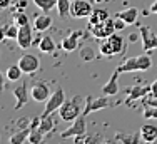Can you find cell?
Instances as JSON below:
<instances>
[{
  "mask_svg": "<svg viewBox=\"0 0 157 144\" xmlns=\"http://www.w3.org/2000/svg\"><path fill=\"white\" fill-rule=\"evenodd\" d=\"M104 144H121V142H119L117 139H107V141L104 142Z\"/></svg>",
  "mask_w": 157,
  "mask_h": 144,
  "instance_id": "obj_39",
  "label": "cell"
},
{
  "mask_svg": "<svg viewBox=\"0 0 157 144\" xmlns=\"http://www.w3.org/2000/svg\"><path fill=\"white\" fill-rule=\"evenodd\" d=\"M115 139H117L121 144H139V141L142 139L140 131L139 132H117L115 134Z\"/></svg>",
  "mask_w": 157,
  "mask_h": 144,
  "instance_id": "obj_19",
  "label": "cell"
},
{
  "mask_svg": "<svg viewBox=\"0 0 157 144\" xmlns=\"http://www.w3.org/2000/svg\"><path fill=\"white\" fill-rule=\"evenodd\" d=\"M84 106H85V99L80 96H74L70 101H65L62 104V107L59 109V116L62 121L65 122H74L78 116H82L84 112Z\"/></svg>",
  "mask_w": 157,
  "mask_h": 144,
  "instance_id": "obj_1",
  "label": "cell"
},
{
  "mask_svg": "<svg viewBox=\"0 0 157 144\" xmlns=\"http://www.w3.org/2000/svg\"><path fill=\"white\" fill-rule=\"evenodd\" d=\"M152 67V59L151 55L145 52V54L136 55V57H129L125 59L121 66L117 67L121 74H127V72H140V70H147Z\"/></svg>",
  "mask_w": 157,
  "mask_h": 144,
  "instance_id": "obj_3",
  "label": "cell"
},
{
  "mask_svg": "<svg viewBox=\"0 0 157 144\" xmlns=\"http://www.w3.org/2000/svg\"><path fill=\"white\" fill-rule=\"evenodd\" d=\"M82 59L84 60H90V59H94V52L90 50V49H82Z\"/></svg>",
  "mask_w": 157,
  "mask_h": 144,
  "instance_id": "obj_33",
  "label": "cell"
},
{
  "mask_svg": "<svg viewBox=\"0 0 157 144\" xmlns=\"http://www.w3.org/2000/svg\"><path fill=\"white\" fill-rule=\"evenodd\" d=\"M54 126H55V122H54V119H52V116L42 117V121H40V131H42L44 134H48V132H52Z\"/></svg>",
  "mask_w": 157,
  "mask_h": 144,
  "instance_id": "obj_29",
  "label": "cell"
},
{
  "mask_svg": "<svg viewBox=\"0 0 157 144\" xmlns=\"http://www.w3.org/2000/svg\"><path fill=\"white\" fill-rule=\"evenodd\" d=\"M151 96L152 97H157V79L151 84Z\"/></svg>",
  "mask_w": 157,
  "mask_h": 144,
  "instance_id": "obj_36",
  "label": "cell"
},
{
  "mask_svg": "<svg viewBox=\"0 0 157 144\" xmlns=\"http://www.w3.org/2000/svg\"><path fill=\"white\" fill-rule=\"evenodd\" d=\"M149 12H151V14H157V0H154V2H152V5H151V9H149Z\"/></svg>",
  "mask_w": 157,
  "mask_h": 144,
  "instance_id": "obj_37",
  "label": "cell"
},
{
  "mask_svg": "<svg viewBox=\"0 0 157 144\" xmlns=\"http://www.w3.org/2000/svg\"><path fill=\"white\" fill-rule=\"evenodd\" d=\"M22 69H20V66H10L9 69H7V72H5V77L9 79V81H18V79L22 77Z\"/></svg>",
  "mask_w": 157,
  "mask_h": 144,
  "instance_id": "obj_28",
  "label": "cell"
},
{
  "mask_svg": "<svg viewBox=\"0 0 157 144\" xmlns=\"http://www.w3.org/2000/svg\"><path fill=\"white\" fill-rule=\"evenodd\" d=\"M18 25L17 24H10L7 27L2 29V37L3 39H15L17 40V35H18Z\"/></svg>",
  "mask_w": 157,
  "mask_h": 144,
  "instance_id": "obj_26",
  "label": "cell"
},
{
  "mask_svg": "<svg viewBox=\"0 0 157 144\" xmlns=\"http://www.w3.org/2000/svg\"><path fill=\"white\" fill-rule=\"evenodd\" d=\"M52 96L50 86L47 82H35L30 87V97L35 102H47V99Z\"/></svg>",
  "mask_w": 157,
  "mask_h": 144,
  "instance_id": "obj_11",
  "label": "cell"
},
{
  "mask_svg": "<svg viewBox=\"0 0 157 144\" xmlns=\"http://www.w3.org/2000/svg\"><path fill=\"white\" fill-rule=\"evenodd\" d=\"M52 25V18L48 17V15H37L35 20H33V29L39 30V32H44V30H47L48 27Z\"/></svg>",
  "mask_w": 157,
  "mask_h": 144,
  "instance_id": "obj_23",
  "label": "cell"
},
{
  "mask_svg": "<svg viewBox=\"0 0 157 144\" xmlns=\"http://www.w3.org/2000/svg\"><path fill=\"white\" fill-rule=\"evenodd\" d=\"M104 142L105 141H104V138L100 134H89L82 141V144H104Z\"/></svg>",
  "mask_w": 157,
  "mask_h": 144,
  "instance_id": "obj_31",
  "label": "cell"
},
{
  "mask_svg": "<svg viewBox=\"0 0 157 144\" xmlns=\"http://www.w3.org/2000/svg\"><path fill=\"white\" fill-rule=\"evenodd\" d=\"M85 131H87V121H85V116H78L75 121L72 122V126L69 129L62 131L60 132V138L67 139V138H84Z\"/></svg>",
  "mask_w": 157,
  "mask_h": 144,
  "instance_id": "obj_7",
  "label": "cell"
},
{
  "mask_svg": "<svg viewBox=\"0 0 157 144\" xmlns=\"http://www.w3.org/2000/svg\"><path fill=\"white\" fill-rule=\"evenodd\" d=\"M94 12V7L90 2L87 0H72V5H70V15L74 18H85L90 17V14Z\"/></svg>",
  "mask_w": 157,
  "mask_h": 144,
  "instance_id": "obj_8",
  "label": "cell"
},
{
  "mask_svg": "<svg viewBox=\"0 0 157 144\" xmlns=\"http://www.w3.org/2000/svg\"><path fill=\"white\" fill-rule=\"evenodd\" d=\"M12 94H13V97H15V101H17V104L13 106V109H15V111H20V109L27 104V101H29L27 82H22V84H18L17 87H13Z\"/></svg>",
  "mask_w": 157,
  "mask_h": 144,
  "instance_id": "obj_14",
  "label": "cell"
},
{
  "mask_svg": "<svg viewBox=\"0 0 157 144\" xmlns=\"http://www.w3.org/2000/svg\"><path fill=\"white\" fill-rule=\"evenodd\" d=\"M15 24L18 25V27H22V25H27L29 24V17L25 12H22V10H18V12L15 14Z\"/></svg>",
  "mask_w": 157,
  "mask_h": 144,
  "instance_id": "obj_32",
  "label": "cell"
},
{
  "mask_svg": "<svg viewBox=\"0 0 157 144\" xmlns=\"http://www.w3.org/2000/svg\"><path fill=\"white\" fill-rule=\"evenodd\" d=\"M136 39H137V35H136V34H130V37H129V40H130V42H134Z\"/></svg>",
  "mask_w": 157,
  "mask_h": 144,
  "instance_id": "obj_40",
  "label": "cell"
},
{
  "mask_svg": "<svg viewBox=\"0 0 157 144\" xmlns=\"http://www.w3.org/2000/svg\"><path fill=\"white\" fill-rule=\"evenodd\" d=\"M44 138H45V134L40 131V127H37V129H30V134H29L27 141H29V144H42Z\"/></svg>",
  "mask_w": 157,
  "mask_h": 144,
  "instance_id": "obj_27",
  "label": "cell"
},
{
  "mask_svg": "<svg viewBox=\"0 0 157 144\" xmlns=\"http://www.w3.org/2000/svg\"><path fill=\"white\" fill-rule=\"evenodd\" d=\"M140 136L144 142H154L157 141V126L155 124H144L140 127Z\"/></svg>",
  "mask_w": 157,
  "mask_h": 144,
  "instance_id": "obj_17",
  "label": "cell"
},
{
  "mask_svg": "<svg viewBox=\"0 0 157 144\" xmlns=\"http://www.w3.org/2000/svg\"><path fill=\"white\" fill-rule=\"evenodd\" d=\"M89 30H90V34L95 37V39L102 40V39H107L109 35L117 32V29H115V18H107V20L100 22V24L97 25H89Z\"/></svg>",
  "mask_w": 157,
  "mask_h": 144,
  "instance_id": "obj_4",
  "label": "cell"
},
{
  "mask_svg": "<svg viewBox=\"0 0 157 144\" xmlns=\"http://www.w3.org/2000/svg\"><path fill=\"white\" fill-rule=\"evenodd\" d=\"M42 12H50V10L57 9V0H32Z\"/></svg>",
  "mask_w": 157,
  "mask_h": 144,
  "instance_id": "obj_25",
  "label": "cell"
},
{
  "mask_svg": "<svg viewBox=\"0 0 157 144\" xmlns=\"http://www.w3.org/2000/svg\"><path fill=\"white\" fill-rule=\"evenodd\" d=\"M80 37H82V30H72L69 35L62 39V50L63 52H74V50H77Z\"/></svg>",
  "mask_w": 157,
  "mask_h": 144,
  "instance_id": "obj_15",
  "label": "cell"
},
{
  "mask_svg": "<svg viewBox=\"0 0 157 144\" xmlns=\"http://www.w3.org/2000/svg\"><path fill=\"white\" fill-rule=\"evenodd\" d=\"M125 92H127L125 104L130 106L134 101L144 99V97L151 96V86H136V87H129V89H125Z\"/></svg>",
  "mask_w": 157,
  "mask_h": 144,
  "instance_id": "obj_12",
  "label": "cell"
},
{
  "mask_svg": "<svg viewBox=\"0 0 157 144\" xmlns=\"http://www.w3.org/2000/svg\"><path fill=\"white\" fill-rule=\"evenodd\" d=\"M70 5H72V0H57V14L60 18H65L67 15H70Z\"/></svg>",
  "mask_w": 157,
  "mask_h": 144,
  "instance_id": "obj_24",
  "label": "cell"
},
{
  "mask_svg": "<svg viewBox=\"0 0 157 144\" xmlns=\"http://www.w3.org/2000/svg\"><path fill=\"white\" fill-rule=\"evenodd\" d=\"M110 107V101H109V96H100V97H92V96H87L85 97V106H84V116H89L90 112H95V111H100V109H107Z\"/></svg>",
  "mask_w": 157,
  "mask_h": 144,
  "instance_id": "obj_6",
  "label": "cell"
},
{
  "mask_svg": "<svg viewBox=\"0 0 157 144\" xmlns=\"http://www.w3.org/2000/svg\"><path fill=\"white\" fill-rule=\"evenodd\" d=\"M29 134H30V126L20 127V131L13 132V134L10 136V144H24L29 139Z\"/></svg>",
  "mask_w": 157,
  "mask_h": 144,
  "instance_id": "obj_21",
  "label": "cell"
},
{
  "mask_svg": "<svg viewBox=\"0 0 157 144\" xmlns=\"http://www.w3.org/2000/svg\"><path fill=\"white\" fill-rule=\"evenodd\" d=\"M32 42H33V35H32V27L30 24L27 25H22L18 29V35H17V44L20 49H30L32 47Z\"/></svg>",
  "mask_w": 157,
  "mask_h": 144,
  "instance_id": "obj_13",
  "label": "cell"
},
{
  "mask_svg": "<svg viewBox=\"0 0 157 144\" xmlns=\"http://www.w3.org/2000/svg\"><path fill=\"white\" fill-rule=\"evenodd\" d=\"M115 17L122 18L124 22H127V25H132L137 22V17H139V9L137 7H129V9L122 10V12H119Z\"/></svg>",
  "mask_w": 157,
  "mask_h": 144,
  "instance_id": "obj_18",
  "label": "cell"
},
{
  "mask_svg": "<svg viewBox=\"0 0 157 144\" xmlns=\"http://www.w3.org/2000/svg\"><path fill=\"white\" fill-rule=\"evenodd\" d=\"M139 34L142 39V49L145 52H151L157 49V34L147 25H140L139 27Z\"/></svg>",
  "mask_w": 157,
  "mask_h": 144,
  "instance_id": "obj_9",
  "label": "cell"
},
{
  "mask_svg": "<svg viewBox=\"0 0 157 144\" xmlns=\"http://www.w3.org/2000/svg\"><path fill=\"white\" fill-rule=\"evenodd\" d=\"M18 66H20V69L24 74L30 75V74H35L37 70H39L40 67V60L37 57L35 54H24L20 59H18Z\"/></svg>",
  "mask_w": 157,
  "mask_h": 144,
  "instance_id": "obj_10",
  "label": "cell"
},
{
  "mask_svg": "<svg viewBox=\"0 0 157 144\" xmlns=\"http://www.w3.org/2000/svg\"><path fill=\"white\" fill-rule=\"evenodd\" d=\"M15 2H18V0H12V3H15Z\"/></svg>",
  "mask_w": 157,
  "mask_h": 144,
  "instance_id": "obj_41",
  "label": "cell"
},
{
  "mask_svg": "<svg viewBox=\"0 0 157 144\" xmlns=\"http://www.w3.org/2000/svg\"><path fill=\"white\" fill-rule=\"evenodd\" d=\"M119 69H115L114 72H112V75H110V79L105 82V84L102 86V92L105 94V96H115V94L121 90V87H119V82H117V79H119Z\"/></svg>",
  "mask_w": 157,
  "mask_h": 144,
  "instance_id": "obj_16",
  "label": "cell"
},
{
  "mask_svg": "<svg viewBox=\"0 0 157 144\" xmlns=\"http://www.w3.org/2000/svg\"><path fill=\"white\" fill-rule=\"evenodd\" d=\"M10 3H12V0H0V7H2V9H7Z\"/></svg>",
  "mask_w": 157,
  "mask_h": 144,
  "instance_id": "obj_38",
  "label": "cell"
},
{
  "mask_svg": "<svg viewBox=\"0 0 157 144\" xmlns=\"http://www.w3.org/2000/svg\"><path fill=\"white\" fill-rule=\"evenodd\" d=\"M142 104H151V106H155L157 107V97H144L142 99Z\"/></svg>",
  "mask_w": 157,
  "mask_h": 144,
  "instance_id": "obj_35",
  "label": "cell"
},
{
  "mask_svg": "<svg viewBox=\"0 0 157 144\" xmlns=\"http://www.w3.org/2000/svg\"><path fill=\"white\" fill-rule=\"evenodd\" d=\"M107 18H109V12L105 9H94V12L89 17V25H97L100 22L107 20Z\"/></svg>",
  "mask_w": 157,
  "mask_h": 144,
  "instance_id": "obj_20",
  "label": "cell"
},
{
  "mask_svg": "<svg viewBox=\"0 0 157 144\" xmlns=\"http://www.w3.org/2000/svg\"><path fill=\"white\" fill-rule=\"evenodd\" d=\"M125 27H127V22H124L122 18H119V17H115V29L122 30V29H125Z\"/></svg>",
  "mask_w": 157,
  "mask_h": 144,
  "instance_id": "obj_34",
  "label": "cell"
},
{
  "mask_svg": "<svg viewBox=\"0 0 157 144\" xmlns=\"http://www.w3.org/2000/svg\"><path fill=\"white\" fill-rule=\"evenodd\" d=\"M63 102H65V94H63V89H62V87H57V89L52 92V96L47 99L45 109H44V112H42L40 116H42V117H47V116L54 114L55 111H59V109L62 107Z\"/></svg>",
  "mask_w": 157,
  "mask_h": 144,
  "instance_id": "obj_5",
  "label": "cell"
},
{
  "mask_svg": "<svg viewBox=\"0 0 157 144\" xmlns=\"http://www.w3.org/2000/svg\"><path fill=\"white\" fill-rule=\"evenodd\" d=\"M125 47V40L122 35H119L117 32L109 35L107 39H102V42L99 45V52L100 55H105V57H114L124 52Z\"/></svg>",
  "mask_w": 157,
  "mask_h": 144,
  "instance_id": "obj_2",
  "label": "cell"
},
{
  "mask_svg": "<svg viewBox=\"0 0 157 144\" xmlns=\"http://www.w3.org/2000/svg\"><path fill=\"white\" fill-rule=\"evenodd\" d=\"M39 50L44 52V54H52L55 50V42L50 35H44L42 39L39 40Z\"/></svg>",
  "mask_w": 157,
  "mask_h": 144,
  "instance_id": "obj_22",
  "label": "cell"
},
{
  "mask_svg": "<svg viewBox=\"0 0 157 144\" xmlns=\"http://www.w3.org/2000/svg\"><path fill=\"white\" fill-rule=\"evenodd\" d=\"M142 116L145 119H157V107L155 106H151V104H144V112Z\"/></svg>",
  "mask_w": 157,
  "mask_h": 144,
  "instance_id": "obj_30",
  "label": "cell"
}]
</instances>
